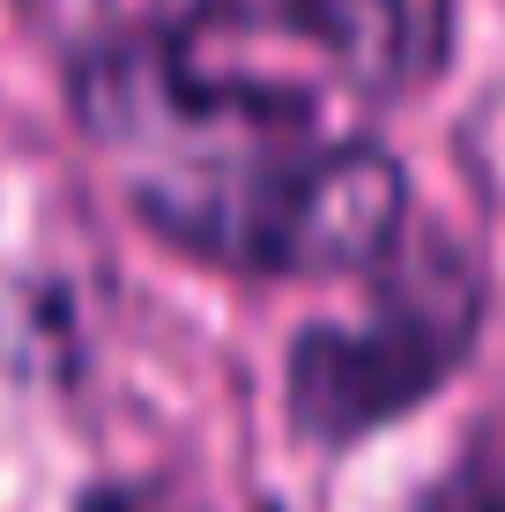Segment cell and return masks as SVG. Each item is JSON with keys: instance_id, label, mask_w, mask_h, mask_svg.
I'll list each match as a JSON object with an SVG mask.
<instances>
[{"instance_id": "6da1fadb", "label": "cell", "mask_w": 505, "mask_h": 512, "mask_svg": "<svg viewBox=\"0 0 505 512\" xmlns=\"http://www.w3.org/2000/svg\"><path fill=\"white\" fill-rule=\"evenodd\" d=\"M75 127L156 238L231 275H357L402 245L379 141L320 134L312 90L127 30L75 60Z\"/></svg>"}, {"instance_id": "7a4b0ae2", "label": "cell", "mask_w": 505, "mask_h": 512, "mask_svg": "<svg viewBox=\"0 0 505 512\" xmlns=\"http://www.w3.org/2000/svg\"><path fill=\"white\" fill-rule=\"evenodd\" d=\"M483 327L476 268L446 245H394L379 260V290L357 320L305 327L283 364L290 423L312 446H357L394 416L424 409L468 364Z\"/></svg>"}, {"instance_id": "3957f363", "label": "cell", "mask_w": 505, "mask_h": 512, "mask_svg": "<svg viewBox=\"0 0 505 512\" xmlns=\"http://www.w3.org/2000/svg\"><path fill=\"white\" fill-rule=\"evenodd\" d=\"M156 30L194 52L290 38L357 90H409L446 52V0H156Z\"/></svg>"}, {"instance_id": "277c9868", "label": "cell", "mask_w": 505, "mask_h": 512, "mask_svg": "<svg viewBox=\"0 0 505 512\" xmlns=\"http://www.w3.org/2000/svg\"><path fill=\"white\" fill-rule=\"evenodd\" d=\"M416 512H505V483H498V468L483 461V453H461V461L424 490Z\"/></svg>"}, {"instance_id": "5b68a950", "label": "cell", "mask_w": 505, "mask_h": 512, "mask_svg": "<svg viewBox=\"0 0 505 512\" xmlns=\"http://www.w3.org/2000/svg\"><path fill=\"white\" fill-rule=\"evenodd\" d=\"M82 512H156V505L134 498V490H90V498H82Z\"/></svg>"}, {"instance_id": "8992f818", "label": "cell", "mask_w": 505, "mask_h": 512, "mask_svg": "<svg viewBox=\"0 0 505 512\" xmlns=\"http://www.w3.org/2000/svg\"><path fill=\"white\" fill-rule=\"evenodd\" d=\"M476 453H483V461L498 468V483H505V446H476Z\"/></svg>"}]
</instances>
